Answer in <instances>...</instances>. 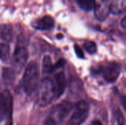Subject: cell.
Wrapping results in <instances>:
<instances>
[{"label":"cell","mask_w":126,"mask_h":125,"mask_svg":"<svg viewBox=\"0 0 126 125\" xmlns=\"http://www.w3.org/2000/svg\"><path fill=\"white\" fill-rule=\"evenodd\" d=\"M56 97L54 81L49 77H45L41 82L37 93V104L40 107H46Z\"/></svg>","instance_id":"obj_1"},{"label":"cell","mask_w":126,"mask_h":125,"mask_svg":"<svg viewBox=\"0 0 126 125\" xmlns=\"http://www.w3.org/2000/svg\"><path fill=\"white\" fill-rule=\"evenodd\" d=\"M39 75L38 64L34 61L30 62L27 66L22 78V87L27 94L30 95L37 89Z\"/></svg>","instance_id":"obj_2"},{"label":"cell","mask_w":126,"mask_h":125,"mask_svg":"<svg viewBox=\"0 0 126 125\" xmlns=\"http://www.w3.org/2000/svg\"><path fill=\"white\" fill-rule=\"evenodd\" d=\"M13 97L8 90L0 93V123L6 121L7 125H12Z\"/></svg>","instance_id":"obj_3"},{"label":"cell","mask_w":126,"mask_h":125,"mask_svg":"<svg viewBox=\"0 0 126 125\" xmlns=\"http://www.w3.org/2000/svg\"><path fill=\"white\" fill-rule=\"evenodd\" d=\"M89 112V105L87 102L81 100L75 105L74 113L66 125H81L87 119Z\"/></svg>","instance_id":"obj_4"},{"label":"cell","mask_w":126,"mask_h":125,"mask_svg":"<svg viewBox=\"0 0 126 125\" xmlns=\"http://www.w3.org/2000/svg\"><path fill=\"white\" fill-rule=\"evenodd\" d=\"M28 58V51L25 46H18L16 48L11 60V70L14 74H18L26 64Z\"/></svg>","instance_id":"obj_5"},{"label":"cell","mask_w":126,"mask_h":125,"mask_svg":"<svg viewBox=\"0 0 126 125\" xmlns=\"http://www.w3.org/2000/svg\"><path fill=\"white\" fill-rule=\"evenodd\" d=\"M102 71L105 80L111 83L117 80L121 71V66L118 63L110 62L103 68Z\"/></svg>","instance_id":"obj_6"},{"label":"cell","mask_w":126,"mask_h":125,"mask_svg":"<svg viewBox=\"0 0 126 125\" xmlns=\"http://www.w3.org/2000/svg\"><path fill=\"white\" fill-rule=\"evenodd\" d=\"M73 105L70 102L63 101L61 103L56 105L52 111V114L57 116V119L61 122H62L69 114L72 109Z\"/></svg>","instance_id":"obj_7"},{"label":"cell","mask_w":126,"mask_h":125,"mask_svg":"<svg viewBox=\"0 0 126 125\" xmlns=\"http://www.w3.org/2000/svg\"><path fill=\"white\" fill-rule=\"evenodd\" d=\"M55 26V20L50 15H45L32 23V27L38 30H48Z\"/></svg>","instance_id":"obj_8"},{"label":"cell","mask_w":126,"mask_h":125,"mask_svg":"<svg viewBox=\"0 0 126 125\" xmlns=\"http://www.w3.org/2000/svg\"><path fill=\"white\" fill-rule=\"evenodd\" d=\"M110 13V5L108 0H103L94 7V15L100 21L106 20Z\"/></svg>","instance_id":"obj_9"},{"label":"cell","mask_w":126,"mask_h":125,"mask_svg":"<svg viewBox=\"0 0 126 125\" xmlns=\"http://www.w3.org/2000/svg\"><path fill=\"white\" fill-rule=\"evenodd\" d=\"M54 83L56 91V97H60L63 94L66 87V79L63 71L58 72L55 74Z\"/></svg>","instance_id":"obj_10"},{"label":"cell","mask_w":126,"mask_h":125,"mask_svg":"<svg viewBox=\"0 0 126 125\" xmlns=\"http://www.w3.org/2000/svg\"><path fill=\"white\" fill-rule=\"evenodd\" d=\"M0 35L1 38L7 41L10 42L12 41L13 33V28L10 24H3L0 26Z\"/></svg>","instance_id":"obj_11"},{"label":"cell","mask_w":126,"mask_h":125,"mask_svg":"<svg viewBox=\"0 0 126 125\" xmlns=\"http://www.w3.org/2000/svg\"><path fill=\"white\" fill-rule=\"evenodd\" d=\"M42 69L44 73H52L55 70V64H52L51 57L49 55H45L43 58Z\"/></svg>","instance_id":"obj_12"},{"label":"cell","mask_w":126,"mask_h":125,"mask_svg":"<svg viewBox=\"0 0 126 125\" xmlns=\"http://www.w3.org/2000/svg\"><path fill=\"white\" fill-rule=\"evenodd\" d=\"M80 8L85 11H90L94 9L96 0H76Z\"/></svg>","instance_id":"obj_13"},{"label":"cell","mask_w":126,"mask_h":125,"mask_svg":"<svg viewBox=\"0 0 126 125\" xmlns=\"http://www.w3.org/2000/svg\"><path fill=\"white\" fill-rule=\"evenodd\" d=\"M10 48L7 43H0V60L7 63L10 59Z\"/></svg>","instance_id":"obj_14"},{"label":"cell","mask_w":126,"mask_h":125,"mask_svg":"<svg viewBox=\"0 0 126 125\" xmlns=\"http://www.w3.org/2000/svg\"><path fill=\"white\" fill-rule=\"evenodd\" d=\"M84 49L89 54H94L97 52V45L94 41H86L83 44Z\"/></svg>","instance_id":"obj_15"},{"label":"cell","mask_w":126,"mask_h":125,"mask_svg":"<svg viewBox=\"0 0 126 125\" xmlns=\"http://www.w3.org/2000/svg\"><path fill=\"white\" fill-rule=\"evenodd\" d=\"M14 74H15L13 73V71L11 69H3V78H4V80H5L7 82H9L13 79Z\"/></svg>","instance_id":"obj_16"},{"label":"cell","mask_w":126,"mask_h":125,"mask_svg":"<svg viewBox=\"0 0 126 125\" xmlns=\"http://www.w3.org/2000/svg\"><path fill=\"white\" fill-rule=\"evenodd\" d=\"M75 53L77 55V56L80 58H84V54H83V50L81 49V48L78 45V44H75Z\"/></svg>","instance_id":"obj_17"},{"label":"cell","mask_w":126,"mask_h":125,"mask_svg":"<svg viewBox=\"0 0 126 125\" xmlns=\"http://www.w3.org/2000/svg\"><path fill=\"white\" fill-rule=\"evenodd\" d=\"M57 125V124H56L55 120L53 118L49 117V118H47V119L44 122V123H43V125Z\"/></svg>","instance_id":"obj_18"},{"label":"cell","mask_w":126,"mask_h":125,"mask_svg":"<svg viewBox=\"0 0 126 125\" xmlns=\"http://www.w3.org/2000/svg\"><path fill=\"white\" fill-rule=\"evenodd\" d=\"M117 125H125V119L124 116L121 112H118L117 116Z\"/></svg>","instance_id":"obj_19"},{"label":"cell","mask_w":126,"mask_h":125,"mask_svg":"<svg viewBox=\"0 0 126 125\" xmlns=\"http://www.w3.org/2000/svg\"><path fill=\"white\" fill-rule=\"evenodd\" d=\"M120 25L122 26V27L123 29H126V17H123V18L122 19L121 22H120Z\"/></svg>","instance_id":"obj_20"},{"label":"cell","mask_w":126,"mask_h":125,"mask_svg":"<svg viewBox=\"0 0 126 125\" xmlns=\"http://www.w3.org/2000/svg\"><path fill=\"white\" fill-rule=\"evenodd\" d=\"M92 125H103V124H102V122H101L100 121H99V120H94V121L92 122Z\"/></svg>","instance_id":"obj_21"},{"label":"cell","mask_w":126,"mask_h":125,"mask_svg":"<svg viewBox=\"0 0 126 125\" xmlns=\"http://www.w3.org/2000/svg\"><path fill=\"white\" fill-rule=\"evenodd\" d=\"M57 38H63V35H61V34H59V35H57Z\"/></svg>","instance_id":"obj_22"}]
</instances>
